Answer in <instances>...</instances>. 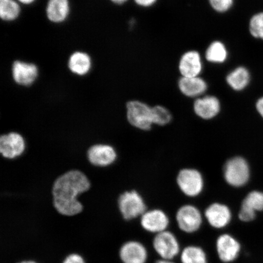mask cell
<instances>
[{
  "label": "cell",
  "mask_w": 263,
  "mask_h": 263,
  "mask_svg": "<svg viewBox=\"0 0 263 263\" xmlns=\"http://www.w3.org/2000/svg\"><path fill=\"white\" fill-rule=\"evenodd\" d=\"M91 182L81 171L71 170L57 177L52 184L51 195L54 208L61 215L73 216L83 211L78 197L87 193Z\"/></svg>",
  "instance_id": "obj_1"
},
{
  "label": "cell",
  "mask_w": 263,
  "mask_h": 263,
  "mask_svg": "<svg viewBox=\"0 0 263 263\" xmlns=\"http://www.w3.org/2000/svg\"><path fill=\"white\" fill-rule=\"evenodd\" d=\"M118 206L123 218L127 221L141 216L147 211L142 196L136 190L121 194L118 198Z\"/></svg>",
  "instance_id": "obj_3"
},
{
  "label": "cell",
  "mask_w": 263,
  "mask_h": 263,
  "mask_svg": "<svg viewBox=\"0 0 263 263\" xmlns=\"http://www.w3.org/2000/svg\"><path fill=\"white\" fill-rule=\"evenodd\" d=\"M39 74V68L34 64L22 61H15L12 64L13 80L21 86H31L37 80Z\"/></svg>",
  "instance_id": "obj_11"
},
{
  "label": "cell",
  "mask_w": 263,
  "mask_h": 263,
  "mask_svg": "<svg viewBox=\"0 0 263 263\" xmlns=\"http://www.w3.org/2000/svg\"><path fill=\"white\" fill-rule=\"evenodd\" d=\"M18 263H37L33 261H24Z\"/></svg>",
  "instance_id": "obj_35"
},
{
  "label": "cell",
  "mask_w": 263,
  "mask_h": 263,
  "mask_svg": "<svg viewBox=\"0 0 263 263\" xmlns=\"http://www.w3.org/2000/svg\"><path fill=\"white\" fill-rule=\"evenodd\" d=\"M177 183L181 192L191 197L199 196L204 187L201 173L192 168L180 170L177 177Z\"/></svg>",
  "instance_id": "obj_5"
},
{
  "label": "cell",
  "mask_w": 263,
  "mask_h": 263,
  "mask_svg": "<svg viewBox=\"0 0 263 263\" xmlns=\"http://www.w3.org/2000/svg\"><path fill=\"white\" fill-rule=\"evenodd\" d=\"M221 102L213 95H205L197 98L193 104L194 111L197 116L205 120L215 118L221 111Z\"/></svg>",
  "instance_id": "obj_15"
},
{
  "label": "cell",
  "mask_w": 263,
  "mask_h": 263,
  "mask_svg": "<svg viewBox=\"0 0 263 263\" xmlns=\"http://www.w3.org/2000/svg\"><path fill=\"white\" fill-rule=\"evenodd\" d=\"M210 6L219 14L228 12L233 7L234 0H209Z\"/></svg>",
  "instance_id": "obj_27"
},
{
  "label": "cell",
  "mask_w": 263,
  "mask_h": 263,
  "mask_svg": "<svg viewBox=\"0 0 263 263\" xmlns=\"http://www.w3.org/2000/svg\"><path fill=\"white\" fill-rule=\"evenodd\" d=\"M223 177L230 185L237 188L245 186L250 178L248 162L241 157L229 159L223 167Z\"/></svg>",
  "instance_id": "obj_4"
},
{
  "label": "cell",
  "mask_w": 263,
  "mask_h": 263,
  "mask_svg": "<svg viewBox=\"0 0 263 263\" xmlns=\"http://www.w3.org/2000/svg\"><path fill=\"white\" fill-rule=\"evenodd\" d=\"M205 217L213 228L222 229L229 226L232 214L229 206L221 203H214L207 207Z\"/></svg>",
  "instance_id": "obj_14"
},
{
  "label": "cell",
  "mask_w": 263,
  "mask_h": 263,
  "mask_svg": "<svg viewBox=\"0 0 263 263\" xmlns=\"http://www.w3.org/2000/svg\"><path fill=\"white\" fill-rule=\"evenodd\" d=\"M229 52L223 42L215 41L210 43L205 52L206 61L210 64H222L228 60Z\"/></svg>",
  "instance_id": "obj_21"
},
{
  "label": "cell",
  "mask_w": 263,
  "mask_h": 263,
  "mask_svg": "<svg viewBox=\"0 0 263 263\" xmlns=\"http://www.w3.org/2000/svg\"><path fill=\"white\" fill-rule=\"evenodd\" d=\"M256 108L258 112L263 118V97L259 99L256 104Z\"/></svg>",
  "instance_id": "obj_31"
},
{
  "label": "cell",
  "mask_w": 263,
  "mask_h": 263,
  "mask_svg": "<svg viewBox=\"0 0 263 263\" xmlns=\"http://www.w3.org/2000/svg\"><path fill=\"white\" fill-rule=\"evenodd\" d=\"M140 223L146 232L157 235L167 230L170 219L162 210L154 209L146 211L141 216Z\"/></svg>",
  "instance_id": "obj_12"
},
{
  "label": "cell",
  "mask_w": 263,
  "mask_h": 263,
  "mask_svg": "<svg viewBox=\"0 0 263 263\" xmlns=\"http://www.w3.org/2000/svg\"><path fill=\"white\" fill-rule=\"evenodd\" d=\"M249 31L253 37L263 40V12L258 13L251 18Z\"/></svg>",
  "instance_id": "obj_26"
},
{
  "label": "cell",
  "mask_w": 263,
  "mask_h": 263,
  "mask_svg": "<svg viewBox=\"0 0 263 263\" xmlns=\"http://www.w3.org/2000/svg\"><path fill=\"white\" fill-rule=\"evenodd\" d=\"M110 1L117 5H122L128 2V0H110Z\"/></svg>",
  "instance_id": "obj_33"
},
{
  "label": "cell",
  "mask_w": 263,
  "mask_h": 263,
  "mask_svg": "<svg viewBox=\"0 0 263 263\" xmlns=\"http://www.w3.org/2000/svg\"><path fill=\"white\" fill-rule=\"evenodd\" d=\"M21 14V4L16 0H0V17L2 21H15Z\"/></svg>",
  "instance_id": "obj_23"
},
{
  "label": "cell",
  "mask_w": 263,
  "mask_h": 263,
  "mask_svg": "<svg viewBox=\"0 0 263 263\" xmlns=\"http://www.w3.org/2000/svg\"><path fill=\"white\" fill-rule=\"evenodd\" d=\"M156 263H174V262L173 260H169V259H160Z\"/></svg>",
  "instance_id": "obj_34"
},
{
  "label": "cell",
  "mask_w": 263,
  "mask_h": 263,
  "mask_svg": "<svg viewBox=\"0 0 263 263\" xmlns=\"http://www.w3.org/2000/svg\"><path fill=\"white\" fill-rule=\"evenodd\" d=\"M153 246L161 259L173 260L181 252L178 239L172 232L166 230L154 236Z\"/></svg>",
  "instance_id": "obj_6"
},
{
  "label": "cell",
  "mask_w": 263,
  "mask_h": 263,
  "mask_svg": "<svg viewBox=\"0 0 263 263\" xmlns=\"http://www.w3.org/2000/svg\"><path fill=\"white\" fill-rule=\"evenodd\" d=\"M134 2L140 7L147 8L152 7L153 6L155 5L157 0H134Z\"/></svg>",
  "instance_id": "obj_30"
},
{
  "label": "cell",
  "mask_w": 263,
  "mask_h": 263,
  "mask_svg": "<svg viewBox=\"0 0 263 263\" xmlns=\"http://www.w3.org/2000/svg\"><path fill=\"white\" fill-rule=\"evenodd\" d=\"M152 116L153 124L159 126H165L172 119L170 111L166 107L160 105L152 107Z\"/></svg>",
  "instance_id": "obj_25"
},
{
  "label": "cell",
  "mask_w": 263,
  "mask_h": 263,
  "mask_svg": "<svg viewBox=\"0 0 263 263\" xmlns=\"http://www.w3.org/2000/svg\"><path fill=\"white\" fill-rule=\"evenodd\" d=\"M177 85L184 96L196 99L203 96L209 87L206 81L200 77H181Z\"/></svg>",
  "instance_id": "obj_17"
},
{
  "label": "cell",
  "mask_w": 263,
  "mask_h": 263,
  "mask_svg": "<svg viewBox=\"0 0 263 263\" xmlns=\"http://www.w3.org/2000/svg\"><path fill=\"white\" fill-rule=\"evenodd\" d=\"M68 67L72 73L84 77L89 73L92 68L90 55L84 51H75L68 59Z\"/></svg>",
  "instance_id": "obj_19"
},
{
  "label": "cell",
  "mask_w": 263,
  "mask_h": 263,
  "mask_svg": "<svg viewBox=\"0 0 263 263\" xmlns=\"http://www.w3.org/2000/svg\"><path fill=\"white\" fill-rule=\"evenodd\" d=\"M120 257L123 263H146L148 252L142 243L130 241L121 246Z\"/></svg>",
  "instance_id": "obj_16"
},
{
  "label": "cell",
  "mask_w": 263,
  "mask_h": 263,
  "mask_svg": "<svg viewBox=\"0 0 263 263\" xmlns=\"http://www.w3.org/2000/svg\"><path fill=\"white\" fill-rule=\"evenodd\" d=\"M25 149V140L21 134L11 132L0 137V153L5 159H15L23 155Z\"/></svg>",
  "instance_id": "obj_8"
},
{
  "label": "cell",
  "mask_w": 263,
  "mask_h": 263,
  "mask_svg": "<svg viewBox=\"0 0 263 263\" xmlns=\"http://www.w3.org/2000/svg\"><path fill=\"white\" fill-rule=\"evenodd\" d=\"M226 83L232 90L240 91L245 90L251 81L248 69L240 66L229 72L226 78Z\"/></svg>",
  "instance_id": "obj_20"
},
{
  "label": "cell",
  "mask_w": 263,
  "mask_h": 263,
  "mask_svg": "<svg viewBox=\"0 0 263 263\" xmlns=\"http://www.w3.org/2000/svg\"><path fill=\"white\" fill-rule=\"evenodd\" d=\"M238 216L241 221L249 222L254 221L255 219L256 213L247 208V207L241 205Z\"/></svg>",
  "instance_id": "obj_28"
},
{
  "label": "cell",
  "mask_w": 263,
  "mask_h": 263,
  "mask_svg": "<svg viewBox=\"0 0 263 263\" xmlns=\"http://www.w3.org/2000/svg\"><path fill=\"white\" fill-rule=\"evenodd\" d=\"M241 205L255 213L263 211V193L258 191L249 193L243 200Z\"/></svg>",
  "instance_id": "obj_24"
},
{
  "label": "cell",
  "mask_w": 263,
  "mask_h": 263,
  "mask_svg": "<svg viewBox=\"0 0 263 263\" xmlns=\"http://www.w3.org/2000/svg\"><path fill=\"white\" fill-rule=\"evenodd\" d=\"M20 4L24 5H31L36 1V0H16Z\"/></svg>",
  "instance_id": "obj_32"
},
{
  "label": "cell",
  "mask_w": 263,
  "mask_h": 263,
  "mask_svg": "<svg viewBox=\"0 0 263 263\" xmlns=\"http://www.w3.org/2000/svg\"><path fill=\"white\" fill-rule=\"evenodd\" d=\"M241 247L234 236L224 233L216 239V250L220 260L224 263H230L238 258Z\"/></svg>",
  "instance_id": "obj_10"
},
{
  "label": "cell",
  "mask_w": 263,
  "mask_h": 263,
  "mask_svg": "<svg viewBox=\"0 0 263 263\" xmlns=\"http://www.w3.org/2000/svg\"><path fill=\"white\" fill-rule=\"evenodd\" d=\"M63 263H85V261L81 256L73 254L68 255Z\"/></svg>",
  "instance_id": "obj_29"
},
{
  "label": "cell",
  "mask_w": 263,
  "mask_h": 263,
  "mask_svg": "<svg viewBox=\"0 0 263 263\" xmlns=\"http://www.w3.org/2000/svg\"><path fill=\"white\" fill-rule=\"evenodd\" d=\"M88 162L92 165L104 167L111 165L117 159L116 150L110 144L97 143L88 148L87 152Z\"/></svg>",
  "instance_id": "obj_9"
},
{
  "label": "cell",
  "mask_w": 263,
  "mask_h": 263,
  "mask_svg": "<svg viewBox=\"0 0 263 263\" xmlns=\"http://www.w3.org/2000/svg\"><path fill=\"white\" fill-rule=\"evenodd\" d=\"M178 69L181 77H200L203 70L201 55L196 50L184 52L180 58Z\"/></svg>",
  "instance_id": "obj_13"
},
{
  "label": "cell",
  "mask_w": 263,
  "mask_h": 263,
  "mask_svg": "<svg viewBox=\"0 0 263 263\" xmlns=\"http://www.w3.org/2000/svg\"><path fill=\"white\" fill-rule=\"evenodd\" d=\"M180 255L182 263H208L205 251L198 246H186Z\"/></svg>",
  "instance_id": "obj_22"
},
{
  "label": "cell",
  "mask_w": 263,
  "mask_h": 263,
  "mask_svg": "<svg viewBox=\"0 0 263 263\" xmlns=\"http://www.w3.org/2000/svg\"><path fill=\"white\" fill-rule=\"evenodd\" d=\"M70 13L69 0H48L46 6V15L53 24H59L67 21Z\"/></svg>",
  "instance_id": "obj_18"
},
{
  "label": "cell",
  "mask_w": 263,
  "mask_h": 263,
  "mask_svg": "<svg viewBox=\"0 0 263 263\" xmlns=\"http://www.w3.org/2000/svg\"><path fill=\"white\" fill-rule=\"evenodd\" d=\"M202 216L199 210L192 205L181 206L176 213L179 228L186 233H195L202 224Z\"/></svg>",
  "instance_id": "obj_7"
},
{
  "label": "cell",
  "mask_w": 263,
  "mask_h": 263,
  "mask_svg": "<svg viewBox=\"0 0 263 263\" xmlns=\"http://www.w3.org/2000/svg\"><path fill=\"white\" fill-rule=\"evenodd\" d=\"M128 122L141 130H149L152 127V107L142 101L132 100L126 104Z\"/></svg>",
  "instance_id": "obj_2"
}]
</instances>
